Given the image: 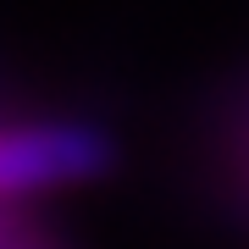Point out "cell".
I'll use <instances>...</instances> for the list:
<instances>
[{
  "label": "cell",
  "mask_w": 249,
  "mask_h": 249,
  "mask_svg": "<svg viewBox=\"0 0 249 249\" xmlns=\"http://www.w3.org/2000/svg\"><path fill=\"white\" fill-rule=\"evenodd\" d=\"M6 249H50V244H34V238H22V232H11V238H6Z\"/></svg>",
  "instance_id": "7a4b0ae2"
},
{
  "label": "cell",
  "mask_w": 249,
  "mask_h": 249,
  "mask_svg": "<svg viewBox=\"0 0 249 249\" xmlns=\"http://www.w3.org/2000/svg\"><path fill=\"white\" fill-rule=\"evenodd\" d=\"M116 160V144L106 127L89 122H34L0 133V199H28L50 188L94 183Z\"/></svg>",
  "instance_id": "6da1fadb"
}]
</instances>
